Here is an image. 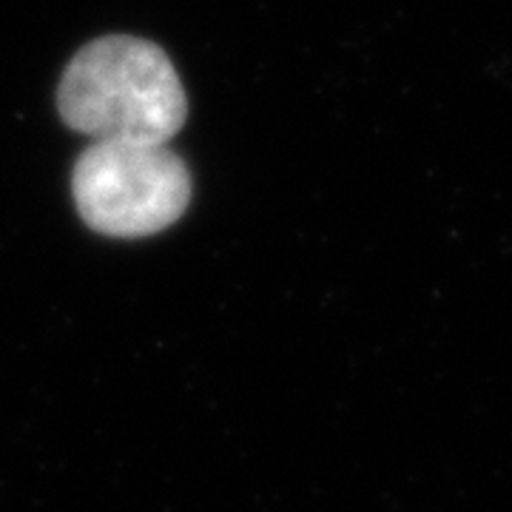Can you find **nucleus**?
I'll list each match as a JSON object with an SVG mask.
<instances>
[{"instance_id":"2","label":"nucleus","mask_w":512,"mask_h":512,"mask_svg":"<svg viewBox=\"0 0 512 512\" xmlns=\"http://www.w3.org/2000/svg\"><path fill=\"white\" fill-rule=\"evenodd\" d=\"M80 217L109 237H151L183 217L191 177L183 160L154 143H92L72 174Z\"/></svg>"},{"instance_id":"1","label":"nucleus","mask_w":512,"mask_h":512,"mask_svg":"<svg viewBox=\"0 0 512 512\" xmlns=\"http://www.w3.org/2000/svg\"><path fill=\"white\" fill-rule=\"evenodd\" d=\"M57 106L94 143L165 146L185 123V92L160 46L137 37H103L80 49L57 89Z\"/></svg>"}]
</instances>
